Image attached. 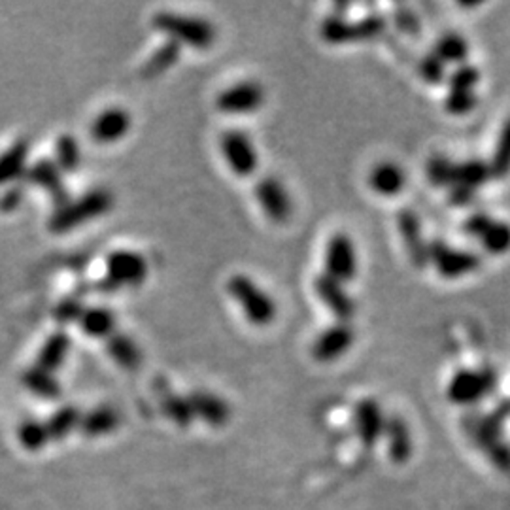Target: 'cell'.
<instances>
[{
    "label": "cell",
    "instance_id": "cell-40",
    "mask_svg": "<svg viewBox=\"0 0 510 510\" xmlns=\"http://www.w3.org/2000/svg\"><path fill=\"white\" fill-rule=\"evenodd\" d=\"M420 76L424 78L428 83H433V85H439L446 80V65L443 61L436 59V57L431 53L428 57H424V59L420 61Z\"/></svg>",
    "mask_w": 510,
    "mask_h": 510
},
{
    "label": "cell",
    "instance_id": "cell-37",
    "mask_svg": "<svg viewBox=\"0 0 510 510\" xmlns=\"http://www.w3.org/2000/svg\"><path fill=\"white\" fill-rule=\"evenodd\" d=\"M480 82V70L469 63L459 65L448 78L450 91H473Z\"/></svg>",
    "mask_w": 510,
    "mask_h": 510
},
{
    "label": "cell",
    "instance_id": "cell-14",
    "mask_svg": "<svg viewBox=\"0 0 510 510\" xmlns=\"http://www.w3.org/2000/svg\"><path fill=\"white\" fill-rule=\"evenodd\" d=\"M314 291L319 301L339 318V322L349 324V319L356 314V302L339 280L331 279L326 272L318 274L314 279Z\"/></svg>",
    "mask_w": 510,
    "mask_h": 510
},
{
    "label": "cell",
    "instance_id": "cell-15",
    "mask_svg": "<svg viewBox=\"0 0 510 510\" xmlns=\"http://www.w3.org/2000/svg\"><path fill=\"white\" fill-rule=\"evenodd\" d=\"M130 127H133V118L129 110L114 106L102 110L91 123V138L97 144H115L123 140Z\"/></svg>",
    "mask_w": 510,
    "mask_h": 510
},
{
    "label": "cell",
    "instance_id": "cell-10",
    "mask_svg": "<svg viewBox=\"0 0 510 510\" xmlns=\"http://www.w3.org/2000/svg\"><path fill=\"white\" fill-rule=\"evenodd\" d=\"M265 102V91L257 82H239L227 87L216 98V106L224 114L240 115L257 112Z\"/></svg>",
    "mask_w": 510,
    "mask_h": 510
},
{
    "label": "cell",
    "instance_id": "cell-23",
    "mask_svg": "<svg viewBox=\"0 0 510 510\" xmlns=\"http://www.w3.org/2000/svg\"><path fill=\"white\" fill-rule=\"evenodd\" d=\"M80 329L91 339H110L115 333V314L108 306H91L80 318Z\"/></svg>",
    "mask_w": 510,
    "mask_h": 510
},
{
    "label": "cell",
    "instance_id": "cell-20",
    "mask_svg": "<svg viewBox=\"0 0 510 510\" xmlns=\"http://www.w3.org/2000/svg\"><path fill=\"white\" fill-rule=\"evenodd\" d=\"M70 346H72V341L68 337V333L65 331L51 333L46 339V342L42 344L40 352L36 356V367L48 371L51 374L55 371H59L65 365V361L70 354Z\"/></svg>",
    "mask_w": 510,
    "mask_h": 510
},
{
    "label": "cell",
    "instance_id": "cell-1",
    "mask_svg": "<svg viewBox=\"0 0 510 510\" xmlns=\"http://www.w3.org/2000/svg\"><path fill=\"white\" fill-rule=\"evenodd\" d=\"M114 207V195L105 187H97L87 192L76 200H68L65 207L57 208L50 217V231L53 235H67L75 229L95 222L106 216Z\"/></svg>",
    "mask_w": 510,
    "mask_h": 510
},
{
    "label": "cell",
    "instance_id": "cell-3",
    "mask_svg": "<svg viewBox=\"0 0 510 510\" xmlns=\"http://www.w3.org/2000/svg\"><path fill=\"white\" fill-rule=\"evenodd\" d=\"M227 291L244 310L246 319L252 326L265 327L274 322L276 302L250 279V276L246 274L231 276L227 282Z\"/></svg>",
    "mask_w": 510,
    "mask_h": 510
},
{
    "label": "cell",
    "instance_id": "cell-7",
    "mask_svg": "<svg viewBox=\"0 0 510 510\" xmlns=\"http://www.w3.org/2000/svg\"><path fill=\"white\" fill-rule=\"evenodd\" d=\"M429 263L435 265L441 276L451 280L475 272L483 261L475 252L458 250V247H450L443 240H435L429 242Z\"/></svg>",
    "mask_w": 510,
    "mask_h": 510
},
{
    "label": "cell",
    "instance_id": "cell-34",
    "mask_svg": "<svg viewBox=\"0 0 510 510\" xmlns=\"http://www.w3.org/2000/svg\"><path fill=\"white\" fill-rule=\"evenodd\" d=\"M491 177L495 178H505L510 172V120L505 123L498 145H495V152L491 155Z\"/></svg>",
    "mask_w": 510,
    "mask_h": 510
},
{
    "label": "cell",
    "instance_id": "cell-18",
    "mask_svg": "<svg viewBox=\"0 0 510 510\" xmlns=\"http://www.w3.org/2000/svg\"><path fill=\"white\" fill-rule=\"evenodd\" d=\"M28 153H31V144L27 138H18L0 153V192L25 177Z\"/></svg>",
    "mask_w": 510,
    "mask_h": 510
},
{
    "label": "cell",
    "instance_id": "cell-30",
    "mask_svg": "<svg viewBox=\"0 0 510 510\" xmlns=\"http://www.w3.org/2000/svg\"><path fill=\"white\" fill-rule=\"evenodd\" d=\"M55 165L61 169L63 174L76 172L82 165V150L76 137L68 133L61 135L55 142Z\"/></svg>",
    "mask_w": 510,
    "mask_h": 510
},
{
    "label": "cell",
    "instance_id": "cell-41",
    "mask_svg": "<svg viewBox=\"0 0 510 510\" xmlns=\"http://www.w3.org/2000/svg\"><path fill=\"white\" fill-rule=\"evenodd\" d=\"M25 199V184L18 182L0 192V214L16 212Z\"/></svg>",
    "mask_w": 510,
    "mask_h": 510
},
{
    "label": "cell",
    "instance_id": "cell-5",
    "mask_svg": "<svg viewBox=\"0 0 510 510\" xmlns=\"http://www.w3.org/2000/svg\"><path fill=\"white\" fill-rule=\"evenodd\" d=\"M386 31V20L382 16H367L359 21H346L341 16H331L322 23V38L333 46L341 43L373 40Z\"/></svg>",
    "mask_w": 510,
    "mask_h": 510
},
{
    "label": "cell",
    "instance_id": "cell-43",
    "mask_svg": "<svg viewBox=\"0 0 510 510\" xmlns=\"http://www.w3.org/2000/svg\"><path fill=\"white\" fill-rule=\"evenodd\" d=\"M475 193L476 192H473V189L461 187V185H451L450 187V202L456 204V207H465V204L473 202Z\"/></svg>",
    "mask_w": 510,
    "mask_h": 510
},
{
    "label": "cell",
    "instance_id": "cell-21",
    "mask_svg": "<svg viewBox=\"0 0 510 510\" xmlns=\"http://www.w3.org/2000/svg\"><path fill=\"white\" fill-rule=\"evenodd\" d=\"M106 352L118 367L125 371H137L142 365V349L125 333L115 331L106 339Z\"/></svg>",
    "mask_w": 510,
    "mask_h": 510
},
{
    "label": "cell",
    "instance_id": "cell-29",
    "mask_svg": "<svg viewBox=\"0 0 510 510\" xmlns=\"http://www.w3.org/2000/svg\"><path fill=\"white\" fill-rule=\"evenodd\" d=\"M491 178V169L488 163L480 161V159H469V161L456 163L454 167V184L476 192L478 187H483Z\"/></svg>",
    "mask_w": 510,
    "mask_h": 510
},
{
    "label": "cell",
    "instance_id": "cell-32",
    "mask_svg": "<svg viewBox=\"0 0 510 510\" xmlns=\"http://www.w3.org/2000/svg\"><path fill=\"white\" fill-rule=\"evenodd\" d=\"M480 242H483L484 250L493 255L506 254L510 250V224L491 220L480 237Z\"/></svg>",
    "mask_w": 510,
    "mask_h": 510
},
{
    "label": "cell",
    "instance_id": "cell-24",
    "mask_svg": "<svg viewBox=\"0 0 510 510\" xmlns=\"http://www.w3.org/2000/svg\"><path fill=\"white\" fill-rule=\"evenodd\" d=\"M182 55V46L177 42L167 40L161 43V48H157L148 61H145L140 68V76L144 80H153L157 76L165 75L167 70H170L174 65L178 63Z\"/></svg>",
    "mask_w": 510,
    "mask_h": 510
},
{
    "label": "cell",
    "instance_id": "cell-19",
    "mask_svg": "<svg viewBox=\"0 0 510 510\" xmlns=\"http://www.w3.org/2000/svg\"><path fill=\"white\" fill-rule=\"evenodd\" d=\"M187 401L189 404H192L193 414L207 421V424L212 428L225 426L231 418L229 404H225V401L214 396V393L193 391L192 396L187 397Z\"/></svg>",
    "mask_w": 510,
    "mask_h": 510
},
{
    "label": "cell",
    "instance_id": "cell-27",
    "mask_svg": "<svg viewBox=\"0 0 510 510\" xmlns=\"http://www.w3.org/2000/svg\"><path fill=\"white\" fill-rule=\"evenodd\" d=\"M21 382L28 391L35 393V396H38L42 399L55 401V399H59L61 393H63V388L59 382L55 381V376L48 371L36 367V365L23 373Z\"/></svg>",
    "mask_w": 510,
    "mask_h": 510
},
{
    "label": "cell",
    "instance_id": "cell-39",
    "mask_svg": "<svg viewBox=\"0 0 510 510\" xmlns=\"http://www.w3.org/2000/svg\"><path fill=\"white\" fill-rule=\"evenodd\" d=\"M83 310H85V306L82 304L80 299H65L53 309V318H55V322L61 326L76 324L80 322Z\"/></svg>",
    "mask_w": 510,
    "mask_h": 510
},
{
    "label": "cell",
    "instance_id": "cell-16",
    "mask_svg": "<svg viewBox=\"0 0 510 510\" xmlns=\"http://www.w3.org/2000/svg\"><path fill=\"white\" fill-rule=\"evenodd\" d=\"M399 232L406 246V252L411 255L416 267H424L429 263V242H426L424 232H421L420 217L414 210L403 208L397 216Z\"/></svg>",
    "mask_w": 510,
    "mask_h": 510
},
{
    "label": "cell",
    "instance_id": "cell-33",
    "mask_svg": "<svg viewBox=\"0 0 510 510\" xmlns=\"http://www.w3.org/2000/svg\"><path fill=\"white\" fill-rule=\"evenodd\" d=\"M161 408L163 412L177 424L178 428H189L195 418L192 404H189L187 399L177 396L172 391H165L161 396Z\"/></svg>",
    "mask_w": 510,
    "mask_h": 510
},
{
    "label": "cell",
    "instance_id": "cell-13",
    "mask_svg": "<svg viewBox=\"0 0 510 510\" xmlns=\"http://www.w3.org/2000/svg\"><path fill=\"white\" fill-rule=\"evenodd\" d=\"M354 341H356L354 327L346 322H337L318 334L312 344V356L314 359L322 363L334 361L352 348Z\"/></svg>",
    "mask_w": 510,
    "mask_h": 510
},
{
    "label": "cell",
    "instance_id": "cell-17",
    "mask_svg": "<svg viewBox=\"0 0 510 510\" xmlns=\"http://www.w3.org/2000/svg\"><path fill=\"white\" fill-rule=\"evenodd\" d=\"M354 426L359 441L369 448L374 446L386 429V420L381 406H378L373 399L359 401L354 411Z\"/></svg>",
    "mask_w": 510,
    "mask_h": 510
},
{
    "label": "cell",
    "instance_id": "cell-44",
    "mask_svg": "<svg viewBox=\"0 0 510 510\" xmlns=\"http://www.w3.org/2000/svg\"><path fill=\"white\" fill-rule=\"evenodd\" d=\"M397 23L404 33L414 35L418 31V21L414 18V13L411 10H399L397 13Z\"/></svg>",
    "mask_w": 510,
    "mask_h": 510
},
{
    "label": "cell",
    "instance_id": "cell-35",
    "mask_svg": "<svg viewBox=\"0 0 510 510\" xmlns=\"http://www.w3.org/2000/svg\"><path fill=\"white\" fill-rule=\"evenodd\" d=\"M18 435H20V443L23 444V448L31 450V451L42 450L50 441V433H48L46 424H42V421L38 420L23 421Z\"/></svg>",
    "mask_w": 510,
    "mask_h": 510
},
{
    "label": "cell",
    "instance_id": "cell-38",
    "mask_svg": "<svg viewBox=\"0 0 510 510\" xmlns=\"http://www.w3.org/2000/svg\"><path fill=\"white\" fill-rule=\"evenodd\" d=\"M475 91H450L444 98V108L454 115H465L476 106Z\"/></svg>",
    "mask_w": 510,
    "mask_h": 510
},
{
    "label": "cell",
    "instance_id": "cell-22",
    "mask_svg": "<svg viewBox=\"0 0 510 510\" xmlns=\"http://www.w3.org/2000/svg\"><path fill=\"white\" fill-rule=\"evenodd\" d=\"M406 184V177L399 165L396 163H378L371 174H369V185L374 193L384 195V197H393L403 192V187Z\"/></svg>",
    "mask_w": 510,
    "mask_h": 510
},
{
    "label": "cell",
    "instance_id": "cell-42",
    "mask_svg": "<svg viewBox=\"0 0 510 510\" xmlns=\"http://www.w3.org/2000/svg\"><path fill=\"white\" fill-rule=\"evenodd\" d=\"M493 217H490L488 214L484 212H475L473 216H469V220L465 222V232L471 237H476L480 239L483 237V232L486 231V227L491 224Z\"/></svg>",
    "mask_w": 510,
    "mask_h": 510
},
{
    "label": "cell",
    "instance_id": "cell-11",
    "mask_svg": "<svg viewBox=\"0 0 510 510\" xmlns=\"http://www.w3.org/2000/svg\"><path fill=\"white\" fill-rule=\"evenodd\" d=\"M23 180L35 187H40L42 192H46L57 204V208L65 207L68 202V192L63 180V172L55 165L53 159H38V161H35L31 167H27Z\"/></svg>",
    "mask_w": 510,
    "mask_h": 510
},
{
    "label": "cell",
    "instance_id": "cell-31",
    "mask_svg": "<svg viewBox=\"0 0 510 510\" xmlns=\"http://www.w3.org/2000/svg\"><path fill=\"white\" fill-rule=\"evenodd\" d=\"M80 421H82V416L76 406L68 404V406L59 408V411L53 412L51 418L46 421L50 439L63 441L72 429L80 428Z\"/></svg>",
    "mask_w": 510,
    "mask_h": 510
},
{
    "label": "cell",
    "instance_id": "cell-4",
    "mask_svg": "<svg viewBox=\"0 0 510 510\" xmlns=\"http://www.w3.org/2000/svg\"><path fill=\"white\" fill-rule=\"evenodd\" d=\"M150 274V265L140 252L114 250L106 257V276L102 282L105 291L138 287Z\"/></svg>",
    "mask_w": 510,
    "mask_h": 510
},
{
    "label": "cell",
    "instance_id": "cell-28",
    "mask_svg": "<svg viewBox=\"0 0 510 510\" xmlns=\"http://www.w3.org/2000/svg\"><path fill=\"white\" fill-rule=\"evenodd\" d=\"M433 55L444 65H463L469 57V43L458 33H448L435 43Z\"/></svg>",
    "mask_w": 510,
    "mask_h": 510
},
{
    "label": "cell",
    "instance_id": "cell-26",
    "mask_svg": "<svg viewBox=\"0 0 510 510\" xmlns=\"http://www.w3.org/2000/svg\"><path fill=\"white\" fill-rule=\"evenodd\" d=\"M120 414L112 406H98L90 414H85L80 421V429L85 436H100L108 435L120 428Z\"/></svg>",
    "mask_w": 510,
    "mask_h": 510
},
{
    "label": "cell",
    "instance_id": "cell-25",
    "mask_svg": "<svg viewBox=\"0 0 510 510\" xmlns=\"http://www.w3.org/2000/svg\"><path fill=\"white\" fill-rule=\"evenodd\" d=\"M384 433L388 436L389 458L396 463H404L412 454L411 429H408V426L401 418H391L386 421Z\"/></svg>",
    "mask_w": 510,
    "mask_h": 510
},
{
    "label": "cell",
    "instance_id": "cell-8",
    "mask_svg": "<svg viewBox=\"0 0 510 510\" xmlns=\"http://www.w3.org/2000/svg\"><path fill=\"white\" fill-rule=\"evenodd\" d=\"M495 388V373L490 369L459 371L448 384V399L456 404H473Z\"/></svg>",
    "mask_w": 510,
    "mask_h": 510
},
{
    "label": "cell",
    "instance_id": "cell-6",
    "mask_svg": "<svg viewBox=\"0 0 510 510\" xmlns=\"http://www.w3.org/2000/svg\"><path fill=\"white\" fill-rule=\"evenodd\" d=\"M220 150L227 161L229 169L237 174V177H252L259 167V155L254 148V142L250 140L244 130L229 129L220 138Z\"/></svg>",
    "mask_w": 510,
    "mask_h": 510
},
{
    "label": "cell",
    "instance_id": "cell-9",
    "mask_svg": "<svg viewBox=\"0 0 510 510\" xmlns=\"http://www.w3.org/2000/svg\"><path fill=\"white\" fill-rule=\"evenodd\" d=\"M326 274L341 284L352 282L357 274L356 246L344 232L333 235L326 247Z\"/></svg>",
    "mask_w": 510,
    "mask_h": 510
},
{
    "label": "cell",
    "instance_id": "cell-36",
    "mask_svg": "<svg viewBox=\"0 0 510 510\" xmlns=\"http://www.w3.org/2000/svg\"><path fill=\"white\" fill-rule=\"evenodd\" d=\"M454 167L448 157L435 155L428 163V177L435 187H451L454 184Z\"/></svg>",
    "mask_w": 510,
    "mask_h": 510
},
{
    "label": "cell",
    "instance_id": "cell-12",
    "mask_svg": "<svg viewBox=\"0 0 510 510\" xmlns=\"http://www.w3.org/2000/svg\"><path fill=\"white\" fill-rule=\"evenodd\" d=\"M254 193L261 210L265 212L271 222L284 224L289 220L291 212H294V204H291V199L282 182L272 177L261 178L254 187Z\"/></svg>",
    "mask_w": 510,
    "mask_h": 510
},
{
    "label": "cell",
    "instance_id": "cell-2",
    "mask_svg": "<svg viewBox=\"0 0 510 510\" xmlns=\"http://www.w3.org/2000/svg\"><path fill=\"white\" fill-rule=\"evenodd\" d=\"M152 23L159 33L180 43V46L208 50L216 42V27L202 18L184 16V13L174 12H157Z\"/></svg>",
    "mask_w": 510,
    "mask_h": 510
}]
</instances>
